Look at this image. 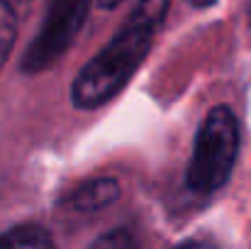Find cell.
<instances>
[{
	"label": "cell",
	"instance_id": "cell-11",
	"mask_svg": "<svg viewBox=\"0 0 251 249\" xmlns=\"http://www.w3.org/2000/svg\"><path fill=\"white\" fill-rule=\"evenodd\" d=\"M125 0H98V5L102 7V10H112V7H117V5H122Z\"/></svg>",
	"mask_w": 251,
	"mask_h": 249
},
{
	"label": "cell",
	"instance_id": "cell-3",
	"mask_svg": "<svg viewBox=\"0 0 251 249\" xmlns=\"http://www.w3.org/2000/svg\"><path fill=\"white\" fill-rule=\"evenodd\" d=\"M88 10L90 0H47L44 20L20 61V71L37 76L56 66L83 29Z\"/></svg>",
	"mask_w": 251,
	"mask_h": 249
},
{
	"label": "cell",
	"instance_id": "cell-6",
	"mask_svg": "<svg viewBox=\"0 0 251 249\" xmlns=\"http://www.w3.org/2000/svg\"><path fill=\"white\" fill-rule=\"evenodd\" d=\"M17 22H20V15L5 0H0V71L12 54V47L17 39Z\"/></svg>",
	"mask_w": 251,
	"mask_h": 249
},
{
	"label": "cell",
	"instance_id": "cell-9",
	"mask_svg": "<svg viewBox=\"0 0 251 249\" xmlns=\"http://www.w3.org/2000/svg\"><path fill=\"white\" fill-rule=\"evenodd\" d=\"M178 249H217L210 242H202V240H190V242H183Z\"/></svg>",
	"mask_w": 251,
	"mask_h": 249
},
{
	"label": "cell",
	"instance_id": "cell-2",
	"mask_svg": "<svg viewBox=\"0 0 251 249\" xmlns=\"http://www.w3.org/2000/svg\"><path fill=\"white\" fill-rule=\"evenodd\" d=\"M242 144L239 120L227 105H215L198 127L193 157L185 168V186L198 195L220 191L237 164Z\"/></svg>",
	"mask_w": 251,
	"mask_h": 249
},
{
	"label": "cell",
	"instance_id": "cell-10",
	"mask_svg": "<svg viewBox=\"0 0 251 249\" xmlns=\"http://www.w3.org/2000/svg\"><path fill=\"white\" fill-rule=\"evenodd\" d=\"M190 7H195V10H207V7H212L217 0H185Z\"/></svg>",
	"mask_w": 251,
	"mask_h": 249
},
{
	"label": "cell",
	"instance_id": "cell-8",
	"mask_svg": "<svg viewBox=\"0 0 251 249\" xmlns=\"http://www.w3.org/2000/svg\"><path fill=\"white\" fill-rule=\"evenodd\" d=\"M5 2H7V5H10V7L20 15V17H22V15L27 12V7L32 5V0H5Z\"/></svg>",
	"mask_w": 251,
	"mask_h": 249
},
{
	"label": "cell",
	"instance_id": "cell-5",
	"mask_svg": "<svg viewBox=\"0 0 251 249\" xmlns=\"http://www.w3.org/2000/svg\"><path fill=\"white\" fill-rule=\"evenodd\" d=\"M0 249H54V240L47 227L22 222L0 235Z\"/></svg>",
	"mask_w": 251,
	"mask_h": 249
},
{
	"label": "cell",
	"instance_id": "cell-12",
	"mask_svg": "<svg viewBox=\"0 0 251 249\" xmlns=\"http://www.w3.org/2000/svg\"><path fill=\"white\" fill-rule=\"evenodd\" d=\"M249 22H251V5H249Z\"/></svg>",
	"mask_w": 251,
	"mask_h": 249
},
{
	"label": "cell",
	"instance_id": "cell-4",
	"mask_svg": "<svg viewBox=\"0 0 251 249\" xmlns=\"http://www.w3.org/2000/svg\"><path fill=\"white\" fill-rule=\"evenodd\" d=\"M120 193L122 191H120L117 178H112V176H98V178L83 181L78 188H74L71 195H69V203L78 213H98V210L117 203Z\"/></svg>",
	"mask_w": 251,
	"mask_h": 249
},
{
	"label": "cell",
	"instance_id": "cell-7",
	"mask_svg": "<svg viewBox=\"0 0 251 249\" xmlns=\"http://www.w3.org/2000/svg\"><path fill=\"white\" fill-rule=\"evenodd\" d=\"M85 249H142V240L129 227H112L98 235Z\"/></svg>",
	"mask_w": 251,
	"mask_h": 249
},
{
	"label": "cell",
	"instance_id": "cell-1",
	"mask_svg": "<svg viewBox=\"0 0 251 249\" xmlns=\"http://www.w3.org/2000/svg\"><path fill=\"white\" fill-rule=\"evenodd\" d=\"M171 0H137L132 12L117 27L112 39L76 74L71 83V105L76 110H98L132 81L164 25Z\"/></svg>",
	"mask_w": 251,
	"mask_h": 249
}]
</instances>
